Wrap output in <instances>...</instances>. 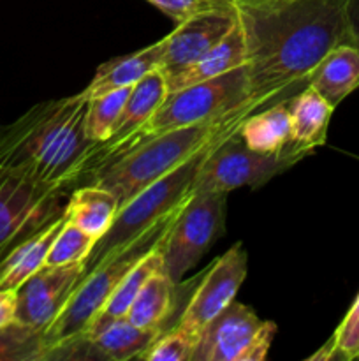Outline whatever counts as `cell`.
Here are the masks:
<instances>
[{
  "instance_id": "1",
  "label": "cell",
  "mask_w": 359,
  "mask_h": 361,
  "mask_svg": "<svg viewBox=\"0 0 359 361\" xmlns=\"http://www.w3.org/2000/svg\"><path fill=\"white\" fill-rule=\"evenodd\" d=\"M232 6L245 37L250 115L306 85L331 49L354 44L348 0H256Z\"/></svg>"
},
{
  "instance_id": "2",
  "label": "cell",
  "mask_w": 359,
  "mask_h": 361,
  "mask_svg": "<svg viewBox=\"0 0 359 361\" xmlns=\"http://www.w3.org/2000/svg\"><path fill=\"white\" fill-rule=\"evenodd\" d=\"M88 102L80 92L28 109L0 136V168L65 192L80 187L94 147L84 133Z\"/></svg>"
},
{
  "instance_id": "3",
  "label": "cell",
  "mask_w": 359,
  "mask_h": 361,
  "mask_svg": "<svg viewBox=\"0 0 359 361\" xmlns=\"http://www.w3.org/2000/svg\"><path fill=\"white\" fill-rule=\"evenodd\" d=\"M243 120L241 115H232L150 137L102 171L94 183L115 194L122 207L144 187L189 161L204 147L238 130Z\"/></svg>"
},
{
  "instance_id": "4",
  "label": "cell",
  "mask_w": 359,
  "mask_h": 361,
  "mask_svg": "<svg viewBox=\"0 0 359 361\" xmlns=\"http://www.w3.org/2000/svg\"><path fill=\"white\" fill-rule=\"evenodd\" d=\"M180 208L169 214L168 217L162 219V221H158L151 228H148L146 231L141 233L132 242L120 247L111 256L106 257L102 263H99L94 270L88 271L84 277L80 279L63 309L60 310L58 316L44 330L46 361H48L53 351L69 344L70 341L77 338L87 330L88 324L101 312L102 307L106 305V302L113 295L116 286L122 282V279L129 274L130 268L144 254L150 252L151 249H155L164 240L165 233L171 228Z\"/></svg>"
},
{
  "instance_id": "5",
  "label": "cell",
  "mask_w": 359,
  "mask_h": 361,
  "mask_svg": "<svg viewBox=\"0 0 359 361\" xmlns=\"http://www.w3.org/2000/svg\"><path fill=\"white\" fill-rule=\"evenodd\" d=\"M220 140H224V137H220ZM220 140L204 147L203 150L192 155L189 161L180 164L178 168L169 171L162 178L155 180L153 183L144 187L136 196L130 197L125 204H122L116 212L113 224L109 226L106 235L95 243L90 256L84 261V270L81 277L94 270L99 263H102L106 257L111 256L120 247L132 242L148 228H151L158 221L168 217L169 214L178 210L192 196L194 180L199 171L201 162Z\"/></svg>"
},
{
  "instance_id": "6",
  "label": "cell",
  "mask_w": 359,
  "mask_h": 361,
  "mask_svg": "<svg viewBox=\"0 0 359 361\" xmlns=\"http://www.w3.org/2000/svg\"><path fill=\"white\" fill-rule=\"evenodd\" d=\"M250 85L245 66L236 67L222 76L171 92L155 115L132 134L129 152L150 137L172 129L210 123L232 115H241L246 118L250 116L246 109Z\"/></svg>"
},
{
  "instance_id": "7",
  "label": "cell",
  "mask_w": 359,
  "mask_h": 361,
  "mask_svg": "<svg viewBox=\"0 0 359 361\" xmlns=\"http://www.w3.org/2000/svg\"><path fill=\"white\" fill-rule=\"evenodd\" d=\"M227 192L197 190L183 203L160 243L164 271L175 284L199 263L225 228Z\"/></svg>"
},
{
  "instance_id": "8",
  "label": "cell",
  "mask_w": 359,
  "mask_h": 361,
  "mask_svg": "<svg viewBox=\"0 0 359 361\" xmlns=\"http://www.w3.org/2000/svg\"><path fill=\"white\" fill-rule=\"evenodd\" d=\"M67 192L0 168V257L63 214Z\"/></svg>"
},
{
  "instance_id": "9",
  "label": "cell",
  "mask_w": 359,
  "mask_h": 361,
  "mask_svg": "<svg viewBox=\"0 0 359 361\" xmlns=\"http://www.w3.org/2000/svg\"><path fill=\"white\" fill-rule=\"evenodd\" d=\"M299 161L301 157L289 152L260 154L250 150L238 130H234L208 152L194 180L192 192L218 190L229 194L239 187L259 189Z\"/></svg>"
},
{
  "instance_id": "10",
  "label": "cell",
  "mask_w": 359,
  "mask_h": 361,
  "mask_svg": "<svg viewBox=\"0 0 359 361\" xmlns=\"http://www.w3.org/2000/svg\"><path fill=\"white\" fill-rule=\"evenodd\" d=\"M275 335L277 324L234 300L201 331L192 361H263Z\"/></svg>"
},
{
  "instance_id": "11",
  "label": "cell",
  "mask_w": 359,
  "mask_h": 361,
  "mask_svg": "<svg viewBox=\"0 0 359 361\" xmlns=\"http://www.w3.org/2000/svg\"><path fill=\"white\" fill-rule=\"evenodd\" d=\"M165 97H168V83L158 69L151 71L136 85H132L125 106L113 126L109 137L101 143H94L92 147L81 185L94 183V180L102 171H106L109 166L115 164L120 157L129 152L132 134L155 115Z\"/></svg>"
},
{
  "instance_id": "12",
  "label": "cell",
  "mask_w": 359,
  "mask_h": 361,
  "mask_svg": "<svg viewBox=\"0 0 359 361\" xmlns=\"http://www.w3.org/2000/svg\"><path fill=\"white\" fill-rule=\"evenodd\" d=\"M248 256L238 242L225 250L210 268L194 289L192 298L183 309L176 326L197 341L208 323L224 312L236 300L239 288L246 277Z\"/></svg>"
},
{
  "instance_id": "13",
  "label": "cell",
  "mask_w": 359,
  "mask_h": 361,
  "mask_svg": "<svg viewBox=\"0 0 359 361\" xmlns=\"http://www.w3.org/2000/svg\"><path fill=\"white\" fill-rule=\"evenodd\" d=\"M236 23L238 14L234 6L203 11L180 21L178 27L162 39L158 71L165 78V83L218 44Z\"/></svg>"
},
{
  "instance_id": "14",
  "label": "cell",
  "mask_w": 359,
  "mask_h": 361,
  "mask_svg": "<svg viewBox=\"0 0 359 361\" xmlns=\"http://www.w3.org/2000/svg\"><path fill=\"white\" fill-rule=\"evenodd\" d=\"M164 330L141 328L127 317L111 321H94L77 338L49 355L51 360H108L129 361L141 358Z\"/></svg>"
},
{
  "instance_id": "15",
  "label": "cell",
  "mask_w": 359,
  "mask_h": 361,
  "mask_svg": "<svg viewBox=\"0 0 359 361\" xmlns=\"http://www.w3.org/2000/svg\"><path fill=\"white\" fill-rule=\"evenodd\" d=\"M84 261L63 267L44 264L16 289V321L44 331L53 323L80 282Z\"/></svg>"
},
{
  "instance_id": "16",
  "label": "cell",
  "mask_w": 359,
  "mask_h": 361,
  "mask_svg": "<svg viewBox=\"0 0 359 361\" xmlns=\"http://www.w3.org/2000/svg\"><path fill=\"white\" fill-rule=\"evenodd\" d=\"M287 104L292 120V137L284 152L305 159L326 143L334 108L308 85L294 97H287Z\"/></svg>"
},
{
  "instance_id": "17",
  "label": "cell",
  "mask_w": 359,
  "mask_h": 361,
  "mask_svg": "<svg viewBox=\"0 0 359 361\" xmlns=\"http://www.w3.org/2000/svg\"><path fill=\"white\" fill-rule=\"evenodd\" d=\"M308 87L336 108L359 87V48L340 44L331 49L310 74Z\"/></svg>"
},
{
  "instance_id": "18",
  "label": "cell",
  "mask_w": 359,
  "mask_h": 361,
  "mask_svg": "<svg viewBox=\"0 0 359 361\" xmlns=\"http://www.w3.org/2000/svg\"><path fill=\"white\" fill-rule=\"evenodd\" d=\"M65 221L67 215L62 214L51 224L18 243L6 256L0 257V289H18L28 277L44 267L49 249Z\"/></svg>"
},
{
  "instance_id": "19",
  "label": "cell",
  "mask_w": 359,
  "mask_h": 361,
  "mask_svg": "<svg viewBox=\"0 0 359 361\" xmlns=\"http://www.w3.org/2000/svg\"><path fill=\"white\" fill-rule=\"evenodd\" d=\"M245 37H243V30L238 21L218 44H215L210 51L204 53L192 66L187 67L185 71H182L172 80L168 81V94L180 90V88L190 87L194 83H199V81L222 76V74L229 73L236 67L245 66Z\"/></svg>"
},
{
  "instance_id": "20",
  "label": "cell",
  "mask_w": 359,
  "mask_h": 361,
  "mask_svg": "<svg viewBox=\"0 0 359 361\" xmlns=\"http://www.w3.org/2000/svg\"><path fill=\"white\" fill-rule=\"evenodd\" d=\"M118 208L120 204L115 194L101 185L87 183L73 189L67 197L63 214L67 215V221L95 236L99 242L115 221Z\"/></svg>"
},
{
  "instance_id": "21",
  "label": "cell",
  "mask_w": 359,
  "mask_h": 361,
  "mask_svg": "<svg viewBox=\"0 0 359 361\" xmlns=\"http://www.w3.org/2000/svg\"><path fill=\"white\" fill-rule=\"evenodd\" d=\"M162 59V39L155 44L146 46L132 55L113 59L109 62L102 63L95 71L90 85L84 88V95L88 99L95 95L106 94V92L116 90V88H125L136 85L141 78L146 76L151 71L158 69V63Z\"/></svg>"
},
{
  "instance_id": "22",
  "label": "cell",
  "mask_w": 359,
  "mask_h": 361,
  "mask_svg": "<svg viewBox=\"0 0 359 361\" xmlns=\"http://www.w3.org/2000/svg\"><path fill=\"white\" fill-rule=\"evenodd\" d=\"M238 133L250 150L260 154H282L292 137V120L287 99H282L271 108L246 116Z\"/></svg>"
},
{
  "instance_id": "23",
  "label": "cell",
  "mask_w": 359,
  "mask_h": 361,
  "mask_svg": "<svg viewBox=\"0 0 359 361\" xmlns=\"http://www.w3.org/2000/svg\"><path fill=\"white\" fill-rule=\"evenodd\" d=\"M176 286L178 284H175L164 270L157 271L137 293L125 317L136 326L164 330L165 321L175 307Z\"/></svg>"
},
{
  "instance_id": "24",
  "label": "cell",
  "mask_w": 359,
  "mask_h": 361,
  "mask_svg": "<svg viewBox=\"0 0 359 361\" xmlns=\"http://www.w3.org/2000/svg\"><path fill=\"white\" fill-rule=\"evenodd\" d=\"M160 243H158L155 249H151L150 252L144 254V256L130 268L129 274H127L125 277L122 279V282L116 286L113 295L109 296L106 305L102 307V310L95 316L94 321H111L127 316L134 298H136L137 293L143 289V286L146 284L148 279H150L151 275L157 274V271L164 270V257H162L160 252ZM94 321H92V323H94ZM88 326H90V324H88Z\"/></svg>"
},
{
  "instance_id": "25",
  "label": "cell",
  "mask_w": 359,
  "mask_h": 361,
  "mask_svg": "<svg viewBox=\"0 0 359 361\" xmlns=\"http://www.w3.org/2000/svg\"><path fill=\"white\" fill-rule=\"evenodd\" d=\"M130 88L132 87L116 88V90L106 92V94L95 95L90 99L87 118H84V133H87L88 140L94 141V143L108 140L113 126H115L123 106H125Z\"/></svg>"
},
{
  "instance_id": "26",
  "label": "cell",
  "mask_w": 359,
  "mask_h": 361,
  "mask_svg": "<svg viewBox=\"0 0 359 361\" xmlns=\"http://www.w3.org/2000/svg\"><path fill=\"white\" fill-rule=\"evenodd\" d=\"M0 361H46L44 331L11 323L0 330Z\"/></svg>"
},
{
  "instance_id": "27",
  "label": "cell",
  "mask_w": 359,
  "mask_h": 361,
  "mask_svg": "<svg viewBox=\"0 0 359 361\" xmlns=\"http://www.w3.org/2000/svg\"><path fill=\"white\" fill-rule=\"evenodd\" d=\"M95 243H97L95 236L88 235L87 231L77 228L70 221H65L62 231L58 233L51 249H49L46 264H49V267H63V264L87 261Z\"/></svg>"
},
{
  "instance_id": "28",
  "label": "cell",
  "mask_w": 359,
  "mask_h": 361,
  "mask_svg": "<svg viewBox=\"0 0 359 361\" xmlns=\"http://www.w3.org/2000/svg\"><path fill=\"white\" fill-rule=\"evenodd\" d=\"M313 358H341L347 361L359 358V295L334 330L331 341Z\"/></svg>"
},
{
  "instance_id": "29",
  "label": "cell",
  "mask_w": 359,
  "mask_h": 361,
  "mask_svg": "<svg viewBox=\"0 0 359 361\" xmlns=\"http://www.w3.org/2000/svg\"><path fill=\"white\" fill-rule=\"evenodd\" d=\"M196 341L175 326L168 334H160L153 344L141 355L144 361H192Z\"/></svg>"
},
{
  "instance_id": "30",
  "label": "cell",
  "mask_w": 359,
  "mask_h": 361,
  "mask_svg": "<svg viewBox=\"0 0 359 361\" xmlns=\"http://www.w3.org/2000/svg\"><path fill=\"white\" fill-rule=\"evenodd\" d=\"M148 2L153 4L164 14H168L176 23L197 13H203V11L232 6L229 0H148Z\"/></svg>"
},
{
  "instance_id": "31",
  "label": "cell",
  "mask_w": 359,
  "mask_h": 361,
  "mask_svg": "<svg viewBox=\"0 0 359 361\" xmlns=\"http://www.w3.org/2000/svg\"><path fill=\"white\" fill-rule=\"evenodd\" d=\"M16 289H0V330L16 321Z\"/></svg>"
},
{
  "instance_id": "32",
  "label": "cell",
  "mask_w": 359,
  "mask_h": 361,
  "mask_svg": "<svg viewBox=\"0 0 359 361\" xmlns=\"http://www.w3.org/2000/svg\"><path fill=\"white\" fill-rule=\"evenodd\" d=\"M347 20L348 28H351L352 41H354V46L359 48V0H348Z\"/></svg>"
},
{
  "instance_id": "33",
  "label": "cell",
  "mask_w": 359,
  "mask_h": 361,
  "mask_svg": "<svg viewBox=\"0 0 359 361\" xmlns=\"http://www.w3.org/2000/svg\"><path fill=\"white\" fill-rule=\"evenodd\" d=\"M231 4H245V2H256V0H229Z\"/></svg>"
}]
</instances>
